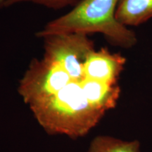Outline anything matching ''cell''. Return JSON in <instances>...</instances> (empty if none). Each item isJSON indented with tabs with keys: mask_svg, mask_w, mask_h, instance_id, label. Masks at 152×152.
<instances>
[{
	"mask_svg": "<svg viewBox=\"0 0 152 152\" xmlns=\"http://www.w3.org/2000/svg\"><path fill=\"white\" fill-rule=\"evenodd\" d=\"M119 0H81L72 10L47 23L35 33L43 38L56 34H102L114 46L128 49L137 44L136 34L117 20Z\"/></svg>",
	"mask_w": 152,
	"mask_h": 152,
	"instance_id": "cell-1",
	"label": "cell"
},
{
	"mask_svg": "<svg viewBox=\"0 0 152 152\" xmlns=\"http://www.w3.org/2000/svg\"><path fill=\"white\" fill-rule=\"evenodd\" d=\"M44 58L60 64L72 80L86 78L85 64L94 50V43L88 35L80 33L56 34L42 38Z\"/></svg>",
	"mask_w": 152,
	"mask_h": 152,
	"instance_id": "cell-2",
	"label": "cell"
},
{
	"mask_svg": "<svg viewBox=\"0 0 152 152\" xmlns=\"http://www.w3.org/2000/svg\"><path fill=\"white\" fill-rule=\"evenodd\" d=\"M125 64L126 58L121 54L110 52L107 48L94 49L85 61V75L90 79L118 84Z\"/></svg>",
	"mask_w": 152,
	"mask_h": 152,
	"instance_id": "cell-3",
	"label": "cell"
},
{
	"mask_svg": "<svg viewBox=\"0 0 152 152\" xmlns=\"http://www.w3.org/2000/svg\"><path fill=\"white\" fill-rule=\"evenodd\" d=\"M83 88L87 99L96 109L106 113L115 108L121 94L118 84L106 83L86 77Z\"/></svg>",
	"mask_w": 152,
	"mask_h": 152,
	"instance_id": "cell-4",
	"label": "cell"
},
{
	"mask_svg": "<svg viewBox=\"0 0 152 152\" xmlns=\"http://www.w3.org/2000/svg\"><path fill=\"white\" fill-rule=\"evenodd\" d=\"M115 16L127 27L143 24L152 18V0H119Z\"/></svg>",
	"mask_w": 152,
	"mask_h": 152,
	"instance_id": "cell-5",
	"label": "cell"
},
{
	"mask_svg": "<svg viewBox=\"0 0 152 152\" xmlns=\"http://www.w3.org/2000/svg\"><path fill=\"white\" fill-rule=\"evenodd\" d=\"M87 152H140L137 140L125 141L108 135H99L91 142Z\"/></svg>",
	"mask_w": 152,
	"mask_h": 152,
	"instance_id": "cell-6",
	"label": "cell"
},
{
	"mask_svg": "<svg viewBox=\"0 0 152 152\" xmlns=\"http://www.w3.org/2000/svg\"><path fill=\"white\" fill-rule=\"evenodd\" d=\"M80 1L81 0H4V1L0 5V9L8 8L18 4L27 2L58 10L68 7H75Z\"/></svg>",
	"mask_w": 152,
	"mask_h": 152,
	"instance_id": "cell-7",
	"label": "cell"
},
{
	"mask_svg": "<svg viewBox=\"0 0 152 152\" xmlns=\"http://www.w3.org/2000/svg\"><path fill=\"white\" fill-rule=\"evenodd\" d=\"M4 1V0H0V5L1 4H2Z\"/></svg>",
	"mask_w": 152,
	"mask_h": 152,
	"instance_id": "cell-8",
	"label": "cell"
}]
</instances>
